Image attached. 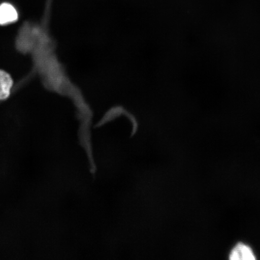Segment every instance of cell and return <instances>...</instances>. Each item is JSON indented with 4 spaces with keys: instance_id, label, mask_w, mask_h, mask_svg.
Returning <instances> with one entry per match:
<instances>
[{
    "instance_id": "cell-2",
    "label": "cell",
    "mask_w": 260,
    "mask_h": 260,
    "mask_svg": "<svg viewBox=\"0 0 260 260\" xmlns=\"http://www.w3.org/2000/svg\"><path fill=\"white\" fill-rule=\"evenodd\" d=\"M18 18V12L14 6L6 3L0 5V24L13 23L17 21Z\"/></svg>"
},
{
    "instance_id": "cell-1",
    "label": "cell",
    "mask_w": 260,
    "mask_h": 260,
    "mask_svg": "<svg viewBox=\"0 0 260 260\" xmlns=\"http://www.w3.org/2000/svg\"><path fill=\"white\" fill-rule=\"evenodd\" d=\"M232 260H254L256 259L254 253L248 245L239 243L234 248L230 254Z\"/></svg>"
},
{
    "instance_id": "cell-3",
    "label": "cell",
    "mask_w": 260,
    "mask_h": 260,
    "mask_svg": "<svg viewBox=\"0 0 260 260\" xmlns=\"http://www.w3.org/2000/svg\"><path fill=\"white\" fill-rule=\"evenodd\" d=\"M13 86V80L10 75L0 70V100H4L10 95Z\"/></svg>"
}]
</instances>
